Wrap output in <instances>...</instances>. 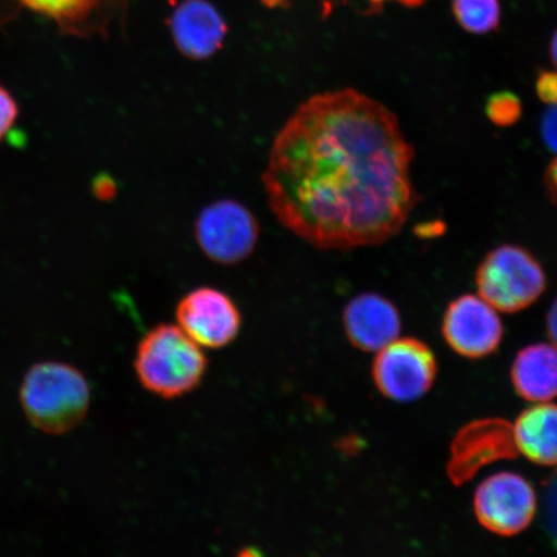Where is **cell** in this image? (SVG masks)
Listing matches in <instances>:
<instances>
[{"instance_id":"cell-1","label":"cell","mask_w":557,"mask_h":557,"mask_svg":"<svg viewBox=\"0 0 557 557\" xmlns=\"http://www.w3.org/2000/svg\"><path fill=\"white\" fill-rule=\"evenodd\" d=\"M413 146L385 104L354 88L311 96L278 131L262 185L271 211L322 250L380 246L417 201Z\"/></svg>"},{"instance_id":"cell-2","label":"cell","mask_w":557,"mask_h":557,"mask_svg":"<svg viewBox=\"0 0 557 557\" xmlns=\"http://www.w3.org/2000/svg\"><path fill=\"white\" fill-rule=\"evenodd\" d=\"M136 377L146 392L172 400L194 392L203 381L208 359L178 325L159 324L139 341Z\"/></svg>"},{"instance_id":"cell-3","label":"cell","mask_w":557,"mask_h":557,"mask_svg":"<svg viewBox=\"0 0 557 557\" xmlns=\"http://www.w3.org/2000/svg\"><path fill=\"white\" fill-rule=\"evenodd\" d=\"M27 420L41 433L62 435L85 421L90 406L88 381L79 369L59 361L35 364L20 392Z\"/></svg>"},{"instance_id":"cell-4","label":"cell","mask_w":557,"mask_h":557,"mask_svg":"<svg viewBox=\"0 0 557 557\" xmlns=\"http://www.w3.org/2000/svg\"><path fill=\"white\" fill-rule=\"evenodd\" d=\"M547 285L541 263L524 248L504 244L493 249L478 269L479 296L500 312L525 310Z\"/></svg>"},{"instance_id":"cell-5","label":"cell","mask_w":557,"mask_h":557,"mask_svg":"<svg viewBox=\"0 0 557 557\" xmlns=\"http://www.w3.org/2000/svg\"><path fill=\"white\" fill-rule=\"evenodd\" d=\"M260 224L246 206L221 199L201 209L195 222V239L209 260L236 264L255 252Z\"/></svg>"},{"instance_id":"cell-6","label":"cell","mask_w":557,"mask_h":557,"mask_svg":"<svg viewBox=\"0 0 557 557\" xmlns=\"http://www.w3.org/2000/svg\"><path fill=\"white\" fill-rule=\"evenodd\" d=\"M436 372L435 355L416 338H398L383 347L372 369L380 393L398 403L421 399L433 387Z\"/></svg>"},{"instance_id":"cell-7","label":"cell","mask_w":557,"mask_h":557,"mask_svg":"<svg viewBox=\"0 0 557 557\" xmlns=\"http://www.w3.org/2000/svg\"><path fill=\"white\" fill-rule=\"evenodd\" d=\"M473 510L486 531L511 537L532 524L537 496L532 484L519 473L498 472L478 486Z\"/></svg>"},{"instance_id":"cell-8","label":"cell","mask_w":557,"mask_h":557,"mask_svg":"<svg viewBox=\"0 0 557 557\" xmlns=\"http://www.w3.org/2000/svg\"><path fill=\"white\" fill-rule=\"evenodd\" d=\"M177 325L203 348H222L239 336L243 318L234 299L212 287L195 288L180 299Z\"/></svg>"},{"instance_id":"cell-9","label":"cell","mask_w":557,"mask_h":557,"mask_svg":"<svg viewBox=\"0 0 557 557\" xmlns=\"http://www.w3.org/2000/svg\"><path fill=\"white\" fill-rule=\"evenodd\" d=\"M443 336L461 357L482 359L503 343L504 325L498 311L485 299L465 295L451 301L445 311Z\"/></svg>"},{"instance_id":"cell-10","label":"cell","mask_w":557,"mask_h":557,"mask_svg":"<svg viewBox=\"0 0 557 557\" xmlns=\"http://www.w3.org/2000/svg\"><path fill=\"white\" fill-rule=\"evenodd\" d=\"M513 429L499 418L471 422L457 434L451 444L448 473L451 482L461 485L493 462L518 456Z\"/></svg>"},{"instance_id":"cell-11","label":"cell","mask_w":557,"mask_h":557,"mask_svg":"<svg viewBox=\"0 0 557 557\" xmlns=\"http://www.w3.org/2000/svg\"><path fill=\"white\" fill-rule=\"evenodd\" d=\"M21 9L53 21L70 37H108L111 27L127 24L134 0H15Z\"/></svg>"},{"instance_id":"cell-12","label":"cell","mask_w":557,"mask_h":557,"mask_svg":"<svg viewBox=\"0 0 557 557\" xmlns=\"http://www.w3.org/2000/svg\"><path fill=\"white\" fill-rule=\"evenodd\" d=\"M169 24L174 46L186 59H211L225 44L226 21L209 0H183Z\"/></svg>"},{"instance_id":"cell-13","label":"cell","mask_w":557,"mask_h":557,"mask_svg":"<svg viewBox=\"0 0 557 557\" xmlns=\"http://www.w3.org/2000/svg\"><path fill=\"white\" fill-rule=\"evenodd\" d=\"M346 336L361 351L379 352L399 338L401 318L396 306L377 294H363L346 305Z\"/></svg>"},{"instance_id":"cell-14","label":"cell","mask_w":557,"mask_h":557,"mask_svg":"<svg viewBox=\"0 0 557 557\" xmlns=\"http://www.w3.org/2000/svg\"><path fill=\"white\" fill-rule=\"evenodd\" d=\"M515 392L522 399L546 403L557 398V347L529 345L518 354L511 369Z\"/></svg>"},{"instance_id":"cell-15","label":"cell","mask_w":557,"mask_h":557,"mask_svg":"<svg viewBox=\"0 0 557 557\" xmlns=\"http://www.w3.org/2000/svg\"><path fill=\"white\" fill-rule=\"evenodd\" d=\"M513 437L518 451L541 466L557 465V406L537 403L522 412L515 423Z\"/></svg>"},{"instance_id":"cell-16","label":"cell","mask_w":557,"mask_h":557,"mask_svg":"<svg viewBox=\"0 0 557 557\" xmlns=\"http://www.w3.org/2000/svg\"><path fill=\"white\" fill-rule=\"evenodd\" d=\"M453 13L465 32L487 34L499 25V0H453Z\"/></svg>"},{"instance_id":"cell-17","label":"cell","mask_w":557,"mask_h":557,"mask_svg":"<svg viewBox=\"0 0 557 557\" xmlns=\"http://www.w3.org/2000/svg\"><path fill=\"white\" fill-rule=\"evenodd\" d=\"M486 116L498 127H510L520 120L522 108L519 97L512 92H497L490 97L485 107Z\"/></svg>"},{"instance_id":"cell-18","label":"cell","mask_w":557,"mask_h":557,"mask_svg":"<svg viewBox=\"0 0 557 557\" xmlns=\"http://www.w3.org/2000/svg\"><path fill=\"white\" fill-rule=\"evenodd\" d=\"M20 114L18 103L9 89L0 85V143L10 134Z\"/></svg>"},{"instance_id":"cell-19","label":"cell","mask_w":557,"mask_h":557,"mask_svg":"<svg viewBox=\"0 0 557 557\" xmlns=\"http://www.w3.org/2000/svg\"><path fill=\"white\" fill-rule=\"evenodd\" d=\"M545 527L553 545L557 548V473L549 479L545 492Z\"/></svg>"},{"instance_id":"cell-20","label":"cell","mask_w":557,"mask_h":557,"mask_svg":"<svg viewBox=\"0 0 557 557\" xmlns=\"http://www.w3.org/2000/svg\"><path fill=\"white\" fill-rule=\"evenodd\" d=\"M541 136L547 149L557 157V103L552 104L543 114Z\"/></svg>"},{"instance_id":"cell-21","label":"cell","mask_w":557,"mask_h":557,"mask_svg":"<svg viewBox=\"0 0 557 557\" xmlns=\"http://www.w3.org/2000/svg\"><path fill=\"white\" fill-rule=\"evenodd\" d=\"M535 92L540 100L549 107L557 103V70L539 74L537 81H535Z\"/></svg>"},{"instance_id":"cell-22","label":"cell","mask_w":557,"mask_h":557,"mask_svg":"<svg viewBox=\"0 0 557 557\" xmlns=\"http://www.w3.org/2000/svg\"><path fill=\"white\" fill-rule=\"evenodd\" d=\"M545 184L549 197L557 203V157L548 165L545 176Z\"/></svg>"},{"instance_id":"cell-23","label":"cell","mask_w":557,"mask_h":557,"mask_svg":"<svg viewBox=\"0 0 557 557\" xmlns=\"http://www.w3.org/2000/svg\"><path fill=\"white\" fill-rule=\"evenodd\" d=\"M547 334L552 344L557 347V297L549 308L546 319Z\"/></svg>"},{"instance_id":"cell-24","label":"cell","mask_w":557,"mask_h":557,"mask_svg":"<svg viewBox=\"0 0 557 557\" xmlns=\"http://www.w3.org/2000/svg\"><path fill=\"white\" fill-rule=\"evenodd\" d=\"M368 2L371 3L373 10H379L387 2L399 3L406 7H418L426 3L428 0H368Z\"/></svg>"},{"instance_id":"cell-25","label":"cell","mask_w":557,"mask_h":557,"mask_svg":"<svg viewBox=\"0 0 557 557\" xmlns=\"http://www.w3.org/2000/svg\"><path fill=\"white\" fill-rule=\"evenodd\" d=\"M549 54H552V60L557 70V30L555 32L552 39V46H549Z\"/></svg>"}]
</instances>
